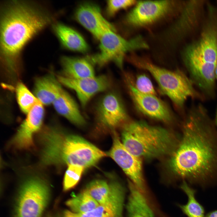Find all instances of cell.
<instances>
[{"label": "cell", "instance_id": "1", "mask_svg": "<svg viewBox=\"0 0 217 217\" xmlns=\"http://www.w3.org/2000/svg\"><path fill=\"white\" fill-rule=\"evenodd\" d=\"M213 125L205 107L193 104L169 162L174 175L203 188L217 181V136Z\"/></svg>", "mask_w": 217, "mask_h": 217}, {"label": "cell", "instance_id": "2", "mask_svg": "<svg viewBox=\"0 0 217 217\" xmlns=\"http://www.w3.org/2000/svg\"><path fill=\"white\" fill-rule=\"evenodd\" d=\"M60 12L41 1H2L0 7V58L3 69L16 78L21 68L26 45L57 21Z\"/></svg>", "mask_w": 217, "mask_h": 217}, {"label": "cell", "instance_id": "3", "mask_svg": "<svg viewBox=\"0 0 217 217\" xmlns=\"http://www.w3.org/2000/svg\"><path fill=\"white\" fill-rule=\"evenodd\" d=\"M54 127L40 135L41 163L46 165L94 166L106 153L83 137L67 134Z\"/></svg>", "mask_w": 217, "mask_h": 217}, {"label": "cell", "instance_id": "4", "mask_svg": "<svg viewBox=\"0 0 217 217\" xmlns=\"http://www.w3.org/2000/svg\"><path fill=\"white\" fill-rule=\"evenodd\" d=\"M121 141L131 153L140 158H157L172 154L179 141L172 133L143 121L124 124Z\"/></svg>", "mask_w": 217, "mask_h": 217}, {"label": "cell", "instance_id": "5", "mask_svg": "<svg viewBox=\"0 0 217 217\" xmlns=\"http://www.w3.org/2000/svg\"><path fill=\"white\" fill-rule=\"evenodd\" d=\"M129 59L134 65L149 71L157 81L162 93L178 107H183L189 98H202L189 77L181 70H168L134 56Z\"/></svg>", "mask_w": 217, "mask_h": 217}, {"label": "cell", "instance_id": "6", "mask_svg": "<svg viewBox=\"0 0 217 217\" xmlns=\"http://www.w3.org/2000/svg\"><path fill=\"white\" fill-rule=\"evenodd\" d=\"M99 40V52L86 58L93 65L99 68L113 62L122 68L124 58L127 53L148 48L147 43L140 35L127 40L112 30L105 32Z\"/></svg>", "mask_w": 217, "mask_h": 217}, {"label": "cell", "instance_id": "7", "mask_svg": "<svg viewBox=\"0 0 217 217\" xmlns=\"http://www.w3.org/2000/svg\"><path fill=\"white\" fill-rule=\"evenodd\" d=\"M48 184L38 177L24 179L19 188L14 203V217H42L49 202Z\"/></svg>", "mask_w": 217, "mask_h": 217}, {"label": "cell", "instance_id": "8", "mask_svg": "<svg viewBox=\"0 0 217 217\" xmlns=\"http://www.w3.org/2000/svg\"><path fill=\"white\" fill-rule=\"evenodd\" d=\"M113 143L107 154L120 166L130 181L142 192L145 190L141 158L129 151L124 146L115 130L112 131Z\"/></svg>", "mask_w": 217, "mask_h": 217}, {"label": "cell", "instance_id": "9", "mask_svg": "<svg viewBox=\"0 0 217 217\" xmlns=\"http://www.w3.org/2000/svg\"><path fill=\"white\" fill-rule=\"evenodd\" d=\"M171 1H143L137 2L126 15L124 20L128 25L136 27L147 26L168 14L174 7Z\"/></svg>", "mask_w": 217, "mask_h": 217}, {"label": "cell", "instance_id": "10", "mask_svg": "<svg viewBox=\"0 0 217 217\" xmlns=\"http://www.w3.org/2000/svg\"><path fill=\"white\" fill-rule=\"evenodd\" d=\"M95 111L98 124L112 131L127 118L120 97L114 92H109L104 95L98 102Z\"/></svg>", "mask_w": 217, "mask_h": 217}, {"label": "cell", "instance_id": "11", "mask_svg": "<svg viewBox=\"0 0 217 217\" xmlns=\"http://www.w3.org/2000/svg\"><path fill=\"white\" fill-rule=\"evenodd\" d=\"M57 77L62 85L75 92L83 108L94 96L106 91L112 84L111 79L106 75L80 79L69 78L60 75Z\"/></svg>", "mask_w": 217, "mask_h": 217}, {"label": "cell", "instance_id": "12", "mask_svg": "<svg viewBox=\"0 0 217 217\" xmlns=\"http://www.w3.org/2000/svg\"><path fill=\"white\" fill-rule=\"evenodd\" d=\"M27 115L11 141V145L18 149H29L34 146V135L40 129L44 118L43 105L39 102Z\"/></svg>", "mask_w": 217, "mask_h": 217}, {"label": "cell", "instance_id": "13", "mask_svg": "<svg viewBox=\"0 0 217 217\" xmlns=\"http://www.w3.org/2000/svg\"><path fill=\"white\" fill-rule=\"evenodd\" d=\"M131 97L137 109L149 117L165 122L171 120V111L166 104L156 95L138 91L128 77L125 78Z\"/></svg>", "mask_w": 217, "mask_h": 217}, {"label": "cell", "instance_id": "14", "mask_svg": "<svg viewBox=\"0 0 217 217\" xmlns=\"http://www.w3.org/2000/svg\"><path fill=\"white\" fill-rule=\"evenodd\" d=\"M74 17L97 39L108 30L115 31L113 25L104 17L99 7L94 3L85 2L80 5L75 11Z\"/></svg>", "mask_w": 217, "mask_h": 217}, {"label": "cell", "instance_id": "15", "mask_svg": "<svg viewBox=\"0 0 217 217\" xmlns=\"http://www.w3.org/2000/svg\"><path fill=\"white\" fill-rule=\"evenodd\" d=\"M212 19L205 26L197 41L192 43L197 53L206 62L217 64V24Z\"/></svg>", "mask_w": 217, "mask_h": 217}, {"label": "cell", "instance_id": "16", "mask_svg": "<svg viewBox=\"0 0 217 217\" xmlns=\"http://www.w3.org/2000/svg\"><path fill=\"white\" fill-rule=\"evenodd\" d=\"M99 205H103L125 195L123 185L116 181L109 183L96 179L88 183L85 189Z\"/></svg>", "mask_w": 217, "mask_h": 217}, {"label": "cell", "instance_id": "17", "mask_svg": "<svg viewBox=\"0 0 217 217\" xmlns=\"http://www.w3.org/2000/svg\"><path fill=\"white\" fill-rule=\"evenodd\" d=\"M52 31L63 48L68 50L85 53L89 46L82 35L74 29L56 21L52 25Z\"/></svg>", "mask_w": 217, "mask_h": 217}, {"label": "cell", "instance_id": "18", "mask_svg": "<svg viewBox=\"0 0 217 217\" xmlns=\"http://www.w3.org/2000/svg\"><path fill=\"white\" fill-rule=\"evenodd\" d=\"M57 77L50 73L37 78L34 83L33 94L43 105L53 104L63 89Z\"/></svg>", "mask_w": 217, "mask_h": 217}, {"label": "cell", "instance_id": "19", "mask_svg": "<svg viewBox=\"0 0 217 217\" xmlns=\"http://www.w3.org/2000/svg\"><path fill=\"white\" fill-rule=\"evenodd\" d=\"M62 74L72 79H80L95 76L93 65L86 58L64 56L60 58Z\"/></svg>", "mask_w": 217, "mask_h": 217}, {"label": "cell", "instance_id": "20", "mask_svg": "<svg viewBox=\"0 0 217 217\" xmlns=\"http://www.w3.org/2000/svg\"><path fill=\"white\" fill-rule=\"evenodd\" d=\"M129 191L126 205L127 217H156L144 193L129 180Z\"/></svg>", "mask_w": 217, "mask_h": 217}, {"label": "cell", "instance_id": "21", "mask_svg": "<svg viewBox=\"0 0 217 217\" xmlns=\"http://www.w3.org/2000/svg\"><path fill=\"white\" fill-rule=\"evenodd\" d=\"M52 104L59 114L73 124L80 127L86 124V121L76 102L63 89Z\"/></svg>", "mask_w": 217, "mask_h": 217}, {"label": "cell", "instance_id": "22", "mask_svg": "<svg viewBox=\"0 0 217 217\" xmlns=\"http://www.w3.org/2000/svg\"><path fill=\"white\" fill-rule=\"evenodd\" d=\"M125 199L120 198L105 204L99 205L94 209L83 214H77L69 210L63 212V217H123Z\"/></svg>", "mask_w": 217, "mask_h": 217}, {"label": "cell", "instance_id": "23", "mask_svg": "<svg viewBox=\"0 0 217 217\" xmlns=\"http://www.w3.org/2000/svg\"><path fill=\"white\" fill-rule=\"evenodd\" d=\"M188 198L185 204L178 205L179 208L187 217H205V209L195 197L196 190L184 180L180 186Z\"/></svg>", "mask_w": 217, "mask_h": 217}, {"label": "cell", "instance_id": "24", "mask_svg": "<svg viewBox=\"0 0 217 217\" xmlns=\"http://www.w3.org/2000/svg\"><path fill=\"white\" fill-rule=\"evenodd\" d=\"M65 204L69 210L77 214L90 212L99 205L85 189L67 200Z\"/></svg>", "mask_w": 217, "mask_h": 217}, {"label": "cell", "instance_id": "25", "mask_svg": "<svg viewBox=\"0 0 217 217\" xmlns=\"http://www.w3.org/2000/svg\"><path fill=\"white\" fill-rule=\"evenodd\" d=\"M17 99L20 109L27 115L33 106L39 101L33 93L22 82H18L16 85Z\"/></svg>", "mask_w": 217, "mask_h": 217}, {"label": "cell", "instance_id": "26", "mask_svg": "<svg viewBox=\"0 0 217 217\" xmlns=\"http://www.w3.org/2000/svg\"><path fill=\"white\" fill-rule=\"evenodd\" d=\"M85 168L76 165L68 166L63 181V190L64 191L74 187L80 180Z\"/></svg>", "mask_w": 217, "mask_h": 217}, {"label": "cell", "instance_id": "27", "mask_svg": "<svg viewBox=\"0 0 217 217\" xmlns=\"http://www.w3.org/2000/svg\"><path fill=\"white\" fill-rule=\"evenodd\" d=\"M137 2L133 0H108L106 6L107 15L109 17H112L120 10L135 5Z\"/></svg>", "mask_w": 217, "mask_h": 217}, {"label": "cell", "instance_id": "28", "mask_svg": "<svg viewBox=\"0 0 217 217\" xmlns=\"http://www.w3.org/2000/svg\"><path fill=\"white\" fill-rule=\"evenodd\" d=\"M136 89L145 94L156 95V92L149 78L145 74H142L137 77L135 85Z\"/></svg>", "mask_w": 217, "mask_h": 217}, {"label": "cell", "instance_id": "29", "mask_svg": "<svg viewBox=\"0 0 217 217\" xmlns=\"http://www.w3.org/2000/svg\"><path fill=\"white\" fill-rule=\"evenodd\" d=\"M205 217H217V209L208 212Z\"/></svg>", "mask_w": 217, "mask_h": 217}, {"label": "cell", "instance_id": "30", "mask_svg": "<svg viewBox=\"0 0 217 217\" xmlns=\"http://www.w3.org/2000/svg\"><path fill=\"white\" fill-rule=\"evenodd\" d=\"M215 124L217 126V108L216 109V112H215Z\"/></svg>", "mask_w": 217, "mask_h": 217}, {"label": "cell", "instance_id": "31", "mask_svg": "<svg viewBox=\"0 0 217 217\" xmlns=\"http://www.w3.org/2000/svg\"><path fill=\"white\" fill-rule=\"evenodd\" d=\"M215 80L217 81V64L216 66V67L215 69Z\"/></svg>", "mask_w": 217, "mask_h": 217}, {"label": "cell", "instance_id": "32", "mask_svg": "<svg viewBox=\"0 0 217 217\" xmlns=\"http://www.w3.org/2000/svg\"><path fill=\"white\" fill-rule=\"evenodd\" d=\"M48 217H58L55 216L49 215Z\"/></svg>", "mask_w": 217, "mask_h": 217}]
</instances>
